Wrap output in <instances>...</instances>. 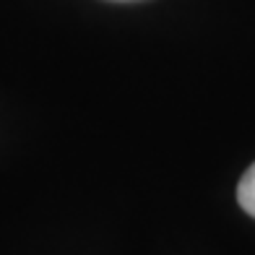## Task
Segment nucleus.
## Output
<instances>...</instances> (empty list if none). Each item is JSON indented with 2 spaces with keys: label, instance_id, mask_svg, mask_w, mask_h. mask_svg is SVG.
<instances>
[{
  "label": "nucleus",
  "instance_id": "obj_1",
  "mask_svg": "<svg viewBox=\"0 0 255 255\" xmlns=\"http://www.w3.org/2000/svg\"><path fill=\"white\" fill-rule=\"evenodd\" d=\"M237 201L255 219V164L245 172V175H242V180L237 185Z\"/></svg>",
  "mask_w": 255,
  "mask_h": 255
}]
</instances>
